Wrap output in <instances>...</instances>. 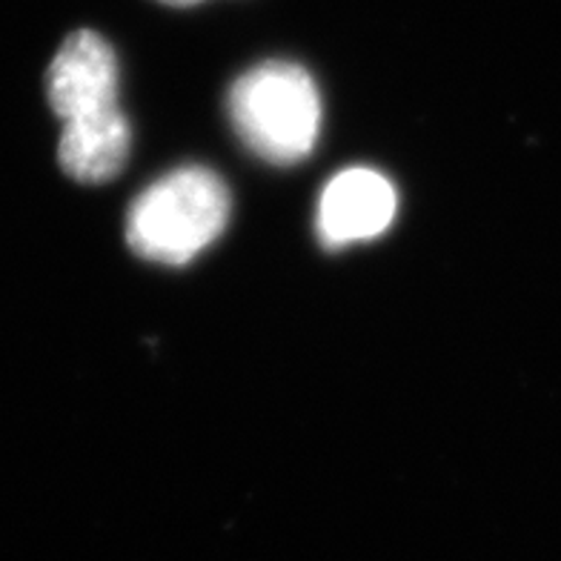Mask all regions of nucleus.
Listing matches in <instances>:
<instances>
[{"instance_id": "1", "label": "nucleus", "mask_w": 561, "mask_h": 561, "mask_svg": "<svg viewBox=\"0 0 561 561\" xmlns=\"http://www.w3.org/2000/svg\"><path fill=\"white\" fill-rule=\"evenodd\" d=\"M232 198L207 167H178L149 184L126 215V244L158 264L184 266L221 236Z\"/></svg>"}, {"instance_id": "2", "label": "nucleus", "mask_w": 561, "mask_h": 561, "mask_svg": "<svg viewBox=\"0 0 561 561\" xmlns=\"http://www.w3.org/2000/svg\"><path fill=\"white\" fill-rule=\"evenodd\" d=\"M229 121L261 161L289 167L310 156L321 133V95L312 75L289 60L252 67L229 89Z\"/></svg>"}, {"instance_id": "3", "label": "nucleus", "mask_w": 561, "mask_h": 561, "mask_svg": "<svg viewBox=\"0 0 561 561\" xmlns=\"http://www.w3.org/2000/svg\"><path fill=\"white\" fill-rule=\"evenodd\" d=\"M121 69L115 49L92 30H78L64 41L46 72V95L58 118L118 106Z\"/></svg>"}, {"instance_id": "4", "label": "nucleus", "mask_w": 561, "mask_h": 561, "mask_svg": "<svg viewBox=\"0 0 561 561\" xmlns=\"http://www.w3.org/2000/svg\"><path fill=\"white\" fill-rule=\"evenodd\" d=\"M396 186L381 172L364 167L344 170L324 186L318 201V238L327 250L378 238L396 218Z\"/></svg>"}, {"instance_id": "5", "label": "nucleus", "mask_w": 561, "mask_h": 561, "mask_svg": "<svg viewBox=\"0 0 561 561\" xmlns=\"http://www.w3.org/2000/svg\"><path fill=\"white\" fill-rule=\"evenodd\" d=\"M133 129L118 106L64 121L58 161L81 184H106L124 170Z\"/></svg>"}, {"instance_id": "6", "label": "nucleus", "mask_w": 561, "mask_h": 561, "mask_svg": "<svg viewBox=\"0 0 561 561\" xmlns=\"http://www.w3.org/2000/svg\"><path fill=\"white\" fill-rule=\"evenodd\" d=\"M161 3H172V7H193V3H201V0H161Z\"/></svg>"}]
</instances>
